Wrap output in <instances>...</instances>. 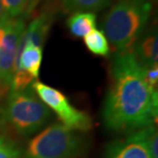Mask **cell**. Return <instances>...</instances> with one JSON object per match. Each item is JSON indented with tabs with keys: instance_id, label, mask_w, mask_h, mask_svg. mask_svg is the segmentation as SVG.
<instances>
[{
	"instance_id": "obj_6",
	"label": "cell",
	"mask_w": 158,
	"mask_h": 158,
	"mask_svg": "<svg viewBox=\"0 0 158 158\" xmlns=\"http://www.w3.org/2000/svg\"><path fill=\"white\" fill-rule=\"evenodd\" d=\"M31 88L41 102L56 113L63 125L75 131L90 129L93 121L89 115L72 106L68 98L62 91L38 80H35L31 84Z\"/></svg>"
},
{
	"instance_id": "obj_11",
	"label": "cell",
	"mask_w": 158,
	"mask_h": 158,
	"mask_svg": "<svg viewBox=\"0 0 158 158\" xmlns=\"http://www.w3.org/2000/svg\"><path fill=\"white\" fill-rule=\"evenodd\" d=\"M38 2L39 0H1L3 10L7 17L24 20L29 17Z\"/></svg>"
},
{
	"instance_id": "obj_13",
	"label": "cell",
	"mask_w": 158,
	"mask_h": 158,
	"mask_svg": "<svg viewBox=\"0 0 158 158\" xmlns=\"http://www.w3.org/2000/svg\"><path fill=\"white\" fill-rule=\"evenodd\" d=\"M84 44L87 49L94 55L107 56L110 52L109 42L106 36L101 30L94 29L91 30L86 36L83 37Z\"/></svg>"
},
{
	"instance_id": "obj_7",
	"label": "cell",
	"mask_w": 158,
	"mask_h": 158,
	"mask_svg": "<svg viewBox=\"0 0 158 158\" xmlns=\"http://www.w3.org/2000/svg\"><path fill=\"white\" fill-rule=\"evenodd\" d=\"M147 127L134 131L113 143L105 158H152L147 145Z\"/></svg>"
},
{
	"instance_id": "obj_5",
	"label": "cell",
	"mask_w": 158,
	"mask_h": 158,
	"mask_svg": "<svg viewBox=\"0 0 158 158\" xmlns=\"http://www.w3.org/2000/svg\"><path fill=\"white\" fill-rule=\"evenodd\" d=\"M25 30V20L4 15L1 20L0 37V100L10 91L11 79L17 58L18 47Z\"/></svg>"
},
{
	"instance_id": "obj_3",
	"label": "cell",
	"mask_w": 158,
	"mask_h": 158,
	"mask_svg": "<svg viewBox=\"0 0 158 158\" xmlns=\"http://www.w3.org/2000/svg\"><path fill=\"white\" fill-rule=\"evenodd\" d=\"M52 116L50 110L29 86L9 91L1 108V120L17 134L28 137L39 131Z\"/></svg>"
},
{
	"instance_id": "obj_16",
	"label": "cell",
	"mask_w": 158,
	"mask_h": 158,
	"mask_svg": "<svg viewBox=\"0 0 158 158\" xmlns=\"http://www.w3.org/2000/svg\"><path fill=\"white\" fill-rule=\"evenodd\" d=\"M145 77H146L147 82L153 88L157 89V81H158V66H153V67L144 68Z\"/></svg>"
},
{
	"instance_id": "obj_9",
	"label": "cell",
	"mask_w": 158,
	"mask_h": 158,
	"mask_svg": "<svg viewBox=\"0 0 158 158\" xmlns=\"http://www.w3.org/2000/svg\"><path fill=\"white\" fill-rule=\"evenodd\" d=\"M53 11L52 9H44L33 19L28 28H25L23 35L21 37V42L33 44L43 48L45 40L48 35L49 29L53 22Z\"/></svg>"
},
{
	"instance_id": "obj_14",
	"label": "cell",
	"mask_w": 158,
	"mask_h": 158,
	"mask_svg": "<svg viewBox=\"0 0 158 158\" xmlns=\"http://www.w3.org/2000/svg\"><path fill=\"white\" fill-rule=\"evenodd\" d=\"M0 158H23V155L10 140L0 135Z\"/></svg>"
},
{
	"instance_id": "obj_8",
	"label": "cell",
	"mask_w": 158,
	"mask_h": 158,
	"mask_svg": "<svg viewBox=\"0 0 158 158\" xmlns=\"http://www.w3.org/2000/svg\"><path fill=\"white\" fill-rule=\"evenodd\" d=\"M131 52L143 68L157 66L158 63V34L157 27L152 26L145 30L135 40Z\"/></svg>"
},
{
	"instance_id": "obj_12",
	"label": "cell",
	"mask_w": 158,
	"mask_h": 158,
	"mask_svg": "<svg viewBox=\"0 0 158 158\" xmlns=\"http://www.w3.org/2000/svg\"><path fill=\"white\" fill-rule=\"evenodd\" d=\"M111 1L112 0H62V6L66 12H94L107 7Z\"/></svg>"
},
{
	"instance_id": "obj_2",
	"label": "cell",
	"mask_w": 158,
	"mask_h": 158,
	"mask_svg": "<svg viewBox=\"0 0 158 158\" xmlns=\"http://www.w3.org/2000/svg\"><path fill=\"white\" fill-rule=\"evenodd\" d=\"M151 10L150 0H117L106 12L102 32L117 52L131 50L146 30Z\"/></svg>"
},
{
	"instance_id": "obj_1",
	"label": "cell",
	"mask_w": 158,
	"mask_h": 158,
	"mask_svg": "<svg viewBox=\"0 0 158 158\" xmlns=\"http://www.w3.org/2000/svg\"><path fill=\"white\" fill-rule=\"evenodd\" d=\"M111 76V86L103 109V120L107 127L134 131L155 124L157 89L147 82L144 68L131 50L116 52Z\"/></svg>"
},
{
	"instance_id": "obj_17",
	"label": "cell",
	"mask_w": 158,
	"mask_h": 158,
	"mask_svg": "<svg viewBox=\"0 0 158 158\" xmlns=\"http://www.w3.org/2000/svg\"><path fill=\"white\" fill-rule=\"evenodd\" d=\"M5 15L4 14V10H3V7H2V4H1V0H0V21L2 20L3 17Z\"/></svg>"
},
{
	"instance_id": "obj_15",
	"label": "cell",
	"mask_w": 158,
	"mask_h": 158,
	"mask_svg": "<svg viewBox=\"0 0 158 158\" xmlns=\"http://www.w3.org/2000/svg\"><path fill=\"white\" fill-rule=\"evenodd\" d=\"M147 145L152 158H158V135L154 125L147 127Z\"/></svg>"
},
{
	"instance_id": "obj_4",
	"label": "cell",
	"mask_w": 158,
	"mask_h": 158,
	"mask_svg": "<svg viewBox=\"0 0 158 158\" xmlns=\"http://www.w3.org/2000/svg\"><path fill=\"white\" fill-rule=\"evenodd\" d=\"M82 142L73 129L52 124L29 142L26 158H75L80 154Z\"/></svg>"
},
{
	"instance_id": "obj_18",
	"label": "cell",
	"mask_w": 158,
	"mask_h": 158,
	"mask_svg": "<svg viewBox=\"0 0 158 158\" xmlns=\"http://www.w3.org/2000/svg\"><path fill=\"white\" fill-rule=\"evenodd\" d=\"M0 37H1V21H0Z\"/></svg>"
},
{
	"instance_id": "obj_10",
	"label": "cell",
	"mask_w": 158,
	"mask_h": 158,
	"mask_svg": "<svg viewBox=\"0 0 158 158\" xmlns=\"http://www.w3.org/2000/svg\"><path fill=\"white\" fill-rule=\"evenodd\" d=\"M97 17L94 12L78 11L74 12L67 20V27L72 35L76 37L86 36L91 30L96 29Z\"/></svg>"
}]
</instances>
